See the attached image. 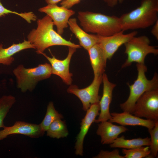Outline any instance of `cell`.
<instances>
[{
  "label": "cell",
  "instance_id": "cell-1",
  "mask_svg": "<svg viewBox=\"0 0 158 158\" xmlns=\"http://www.w3.org/2000/svg\"><path fill=\"white\" fill-rule=\"evenodd\" d=\"M37 27L33 29L27 36L28 40L36 49L37 52L41 54L47 48L56 45L80 48V45L76 44L63 38L55 31L51 18L47 15L37 21Z\"/></svg>",
  "mask_w": 158,
  "mask_h": 158
},
{
  "label": "cell",
  "instance_id": "cell-2",
  "mask_svg": "<svg viewBox=\"0 0 158 158\" xmlns=\"http://www.w3.org/2000/svg\"><path fill=\"white\" fill-rule=\"evenodd\" d=\"M158 0H142L140 5L119 17L122 30L145 29L158 20Z\"/></svg>",
  "mask_w": 158,
  "mask_h": 158
},
{
  "label": "cell",
  "instance_id": "cell-3",
  "mask_svg": "<svg viewBox=\"0 0 158 158\" xmlns=\"http://www.w3.org/2000/svg\"><path fill=\"white\" fill-rule=\"evenodd\" d=\"M78 18L83 29L101 36H108L122 30L119 18L89 11L78 12Z\"/></svg>",
  "mask_w": 158,
  "mask_h": 158
},
{
  "label": "cell",
  "instance_id": "cell-4",
  "mask_svg": "<svg viewBox=\"0 0 158 158\" xmlns=\"http://www.w3.org/2000/svg\"><path fill=\"white\" fill-rule=\"evenodd\" d=\"M138 76L136 79L131 85L128 84L130 89V94L127 100L120 104L121 109L124 112L131 114L135 104L139 98L145 92L158 88V77L155 74L152 78L148 80L145 75L147 68L143 63L136 64Z\"/></svg>",
  "mask_w": 158,
  "mask_h": 158
},
{
  "label": "cell",
  "instance_id": "cell-5",
  "mask_svg": "<svg viewBox=\"0 0 158 158\" xmlns=\"http://www.w3.org/2000/svg\"><path fill=\"white\" fill-rule=\"evenodd\" d=\"M18 88L22 92L32 91L38 82L49 78L52 74L50 64L45 63L31 68H26L20 65L14 69Z\"/></svg>",
  "mask_w": 158,
  "mask_h": 158
},
{
  "label": "cell",
  "instance_id": "cell-6",
  "mask_svg": "<svg viewBox=\"0 0 158 158\" xmlns=\"http://www.w3.org/2000/svg\"><path fill=\"white\" fill-rule=\"evenodd\" d=\"M150 42L149 37L143 35L134 36L125 43L124 53L127 55V58L122 68L128 66L134 62L144 64L145 58L148 54L157 55L158 49L155 47L150 45Z\"/></svg>",
  "mask_w": 158,
  "mask_h": 158
},
{
  "label": "cell",
  "instance_id": "cell-7",
  "mask_svg": "<svg viewBox=\"0 0 158 158\" xmlns=\"http://www.w3.org/2000/svg\"><path fill=\"white\" fill-rule=\"evenodd\" d=\"M131 114L147 119L158 120V88L143 93L136 102Z\"/></svg>",
  "mask_w": 158,
  "mask_h": 158
},
{
  "label": "cell",
  "instance_id": "cell-8",
  "mask_svg": "<svg viewBox=\"0 0 158 158\" xmlns=\"http://www.w3.org/2000/svg\"><path fill=\"white\" fill-rule=\"evenodd\" d=\"M102 75L94 76L91 84L85 88L79 89L75 85H71L67 89L68 93L74 95L80 100L84 111H86L92 104L99 102L101 97L99 92Z\"/></svg>",
  "mask_w": 158,
  "mask_h": 158
},
{
  "label": "cell",
  "instance_id": "cell-9",
  "mask_svg": "<svg viewBox=\"0 0 158 158\" xmlns=\"http://www.w3.org/2000/svg\"><path fill=\"white\" fill-rule=\"evenodd\" d=\"M124 32L121 30L108 36L98 35V44L102 49L106 60L111 59L120 47L130 39L136 36L138 33L136 31L127 34H124Z\"/></svg>",
  "mask_w": 158,
  "mask_h": 158
},
{
  "label": "cell",
  "instance_id": "cell-10",
  "mask_svg": "<svg viewBox=\"0 0 158 158\" xmlns=\"http://www.w3.org/2000/svg\"><path fill=\"white\" fill-rule=\"evenodd\" d=\"M38 10L50 17L56 27L57 32L61 35L63 34L64 29L68 26L70 18L75 13L73 10L59 6L56 4H48L40 8Z\"/></svg>",
  "mask_w": 158,
  "mask_h": 158
},
{
  "label": "cell",
  "instance_id": "cell-11",
  "mask_svg": "<svg viewBox=\"0 0 158 158\" xmlns=\"http://www.w3.org/2000/svg\"><path fill=\"white\" fill-rule=\"evenodd\" d=\"M76 48L69 47L68 55L63 60H59L54 56L51 57L48 56L43 53H41L50 62L52 68V74L59 77L63 81L68 85L71 84L73 74L69 71V66L72 57L76 51Z\"/></svg>",
  "mask_w": 158,
  "mask_h": 158
},
{
  "label": "cell",
  "instance_id": "cell-12",
  "mask_svg": "<svg viewBox=\"0 0 158 158\" xmlns=\"http://www.w3.org/2000/svg\"><path fill=\"white\" fill-rule=\"evenodd\" d=\"M0 130V140L8 136L14 134H20L32 138H37L43 136L44 132L40 124L17 121L12 126H5Z\"/></svg>",
  "mask_w": 158,
  "mask_h": 158
},
{
  "label": "cell",
  "instance_id": "cell-13",
  "mask_svg": "<svg viewBox=\"0 0 158 158\" xmlns=\"http://www.w3.org/2000/svg\"><path fill=\"white\" fill-rule=\"evenodd\" d=\"M100 109L99 102L92 104L87 110L85 115L82 120L80 131L76 137L75 146L76 155H83L84 138L91 124L95 122L96 116L99 115Z\"/></svg>",
  "mask_w": 158,
  "mask_h": 158
},
{
  "label": "cell",
  "instance_id": "cell-14",
  "mask_svg": "<svg viewBox=\"0 0 158 158\" xmlns=\"http://www.w3.org/2000/svg\"><path fill=\"white\" fill-rule=\"evenodd\" d=\"M102 82L103 94L99 102L100 111L98 118L95 121L97 123L107 121L111 118L109 107L112 100L113 90L116 86L115 84L109 81L107 75L105 73L102 75Z\"/></svg>",
  "mask_w": 158,
  "mask_h": 158
},
{
  "label": "cell",
  "instance_id": "cell-15",
  "mask_svg": "<svg viewBox=\"0 0 158 158\" xmlns=\"http://www.w3.org/2000/svg\"><path fill=\"white\" fill-rule=\"evenodd\" d=\"M111 117L109 120V121L116 123L123 126H139L149 129L153 128L155 125V121L143 119L127 112H113L111 113Z\"/></svg>",
  "mask_w": 158,
  "mask_h": 158
},
{
  "label": "cell",
  "instance_id": "cell-16",
  "mask_svg": "<svg viewBox=\"0 0 158 158\" xmlns=\"http://www.w3.org/2000/svg\"><path fill=\"white\" fill-rule=\"evenodd\" d=\"M128 130L124 126L115 125L107 121L100 122L98 125L96 133L100 136L102 144H110L121 133Z\"/></svg>",
  "mask_w": 158,
  "mask_h": 158
},
{
  "label": "cell",
  "instance_id": "cell-17",
  "mask_svg": "<svg viewBox=\"0 0 158 158\" xmlns=\"http://www.w3.org/2000/svg\"><path fill=\"white\" fill-rule=\"evenodd\" d=\"M68 24L70 30L78 40L80 46L87 51L98 43V35L86 32L79 26L75 18H70Z\"/></svg>",
  "mask_w": 158,
  "mask_h": 158
},
{
  "label": "cell",
  "instance_id": "cell-18",
  "mask_svg": "<svg viewBox=\"0 0 158 158\" xmlns=\"http://www.w3.org/2000/svg\"><path fill=\"white\" fill-rule=\"evenodd\" d=\"M30 48L34 49L33 46L28 40H24L18 44H13L7 48L3 47L0 44V64L9 66L14 61L13 56L16 53L23 50Z\"/></svg>",
  "mask_w": 158,
  "mask_h": 158
},
{
  "label": "cell",
  "instance_id": "cell-19",
  "mask_svg": "<svg viewBox=\"0 0 158 158\" xmlns=\"http://www.w3.org/2000/svg\"><path fill=\"white\" fill-rule=\"evenodd\" d=\"M94 76L102 75L104 73L107 60L102 49L97 44L88 51Z\"/></svg>",
  "mask_w": 158,
  "mask_h": 158
},
{
  "label": "cell",
  "instance_id": "cell-20",
  "mask_svg": "<svg viewBox=\"0 0 158 158\" xmlns=\"http://www.w3.org/2000/svg\"><path fill=\"white\" fill-rule=\"evenodd\" d=\"M150 138L148 137L145 138H138L132 139H126L123 135L118 137L110 144L111 148H120L126 149H132L144 146H150Z\"/></svg>",
  "mask_w": 158,
  "mask_h": 158
},
{
  "label": "cell",
  "instance_id": "cell-21",
  "mask_svg": "<svg viewBox=\"0 0 158 158\" xmlns=\"http://www.w3.org/2000/svg\"><path fill=\"white\" fill-rule=\"evenodd\" d=\"M46 131L47 136L57 139L66 137L68 134L65 123L61 119L54 121Z\"/></svg>",
  "mask_w": 158,
  "mask_h": 158
},
{
  "label": "cell",
  "instance_id": "cell-22",
  "mask_svg": "<svg viewBox=\"0 0 158 158\" xmlns=\"http://www.w3.org/2000/svg\"><path fill=\"white\" fill-rule=\"evenodd\" d=\"M62 115L55 109L53 103L50 102L47 106L45 116L40 124L43 130H47L51 124L55 120L62 118Z\"/></svg>",
  "mask_w": 158,
  "mask_h": 158
},
{
  "label": "cell",
  "instance_id": "cell-23",
  "mask_svg": "<svg viewBox=\"0 0 158 158\" xmlns=\"http://www.w3.org/2000/svg\"><path fill=\"white\" fill-rule=\"evenodd\" d=\"M16 101L15 97L11 95H4L0 98V128L5 126L4 120Z\"/></svg>",
  "mask_w": 158,
  "mask_h": 158
},
{
  "label": "cell",
  "instance_id": "cell-24",
  "mask_svg": "<svg viewBox=\"0 0 158 158\" xmlns=\"http://www.w3.org/2000/svg\"><path fill=\"white\" fill-rule=\"evenodd\" d=\"M123 153L125 158H142L147 157L150 153V146L141 147L132 149H123Z\"/></svg>",
  "mask_w": 158,
  "mask_h": 158
},
{
  "label": "cell",
  "instance_id": "cell-25",
  "mask_svg": "<svg viewBox=\"0 0 158 158\" xmlns=\"http://www.w3.org/2000/svg\"><path fill=\"white\" fill-rule=\"evenodd\" d=\"M150 135V153L147 158H154L157 157L158 152V120L155 121L154 127L148 129Z\"/></svg>",
  "mask_w": 158,
  "mask_h": 158
},
{
  "label": "cell",
  "instance_id": "cell-26",
  "mask_svg": "<svg viewBox=\"0 0 158 158\" xmlns=\"http://www.w3.org/2000/svg\"><path fill=\"white\" fill-rule=\"evenodd\" d=\"M0 0V17H1L6 14L12 13L16 14L24 19L28 23H30L32 21L36 20V16L32 12L19 13L16 11H12L4 7L2 4Z\"/></svg>",
  "mask_w": 158,
  "mask_h": 158
},
{
  "label": "cell",
  "instance_id": "cell-27",
  "mask_svg": "<svg viewBox=\"0 0 158 158\" xmlns=\"http://www.w3.org/2000/svg\"><path fill=\"white\" fill-rule=\"evenodd\" d=\"M94 158H125L124 156L121 155L119 150L117 149L111 151L101 150Z\"/></svg>",
  "mask_w": 158,
  "mask_h": 158
},
{
  "label": "cell",
  "instance_id": "cell-28",
  "mask_svg": "<svg viewBox=\"0 0 158 158\" xmlns=\"http://www.w3.org/2000/svg\"><path fill=\"white\" fill-rule=\"evenodd\" d=\"M81 0H63L60 4L61 6L70 9L74 5L79 3Z\"/></svg>",
  "mask_w": 158,
  "mask_h": 158
},
{
  "label": "cell",
  "instance_id": "cell-29",
  "mask_svg": "<svg viewBox=\"0 0 158 158\" xmlns=\"http://www.w3.org/2000/svg\"><path fill=\"white\" fill-rule=\"evenodd\" d=\"M109 7H115L118 4L122 3L125 0H102Z\"/></svg>",
  "mask_w": 158,
  "mask_h": 158
},
{
  "label": "cell",
  "instance_id": "cell-30",
  "mask_svg": "<svg viewBox=\"0 0 158 158\" xmlns=\"http://www.w3.org/2000/svg\"><path fill=\"white\" fill-rule=\"evenodd\" d=\"M153 27L151 30L152 35L157 40H158V20L153 25Z\"/></svg>",
  "mask_w": 158,
  "mask_h": 158
},
{
  "label": "cell",
  "instance_id": "cell-31",
  "mask_svg": "<svg viewBox=\"0 0 158 158\" xmlns=\"http://www.w3.org/2000/svg\"><path fill=\"white\" fill-rule=\"evenodd\" d=\"M62 0H45L46 2L48 4H56Z\"/></svg>",
  "mask_w": 158,
  "mask_h": 158
}]
</instances>
